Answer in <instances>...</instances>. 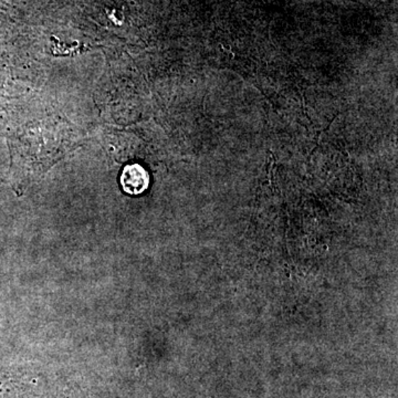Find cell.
<instances>
[{"label": "cell", "instance_id": "obj_1", "mask_svg": "<svg viewBox=\"0 0 398 398\" xmlns=\"http://www.w3.org/2000/svg\"><path fill=\"white\" fill-rule=\"evenodd\" d=\"M121 185L124 192L129 195L143 194L149 185V175L147 169L139 164L126 166L122 171Z\"/></svg>", "mask_w": 398, "mask_h": 398}]
</instances>
